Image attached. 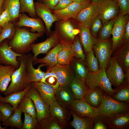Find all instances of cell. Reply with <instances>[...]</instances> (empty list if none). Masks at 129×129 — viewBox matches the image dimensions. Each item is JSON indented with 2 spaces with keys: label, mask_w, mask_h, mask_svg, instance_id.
I'll return each instance as SVG.
<instances>
[{
  "label": "cell",
  "mask_w": 129,
  "mask_h": 129,
  "mask_svg": "<svg viewBox=\"0 0 129 129\" xmlns=\"http://www.w3.org/2000/svg\"><path fill=\"white\" fill-rule=\"evenodd\" d=\"M115 19H112L108 22L103 24L99 30V38L101 40L108 39L111 34Z\"/></svg>",
  "instance_id": "obj_42"
},
{
  "label": "cell",
  "mask_w": 129,
  "mask_h": 129,
  "mask_svg": "<svg viewBox=\"0 0 129 129\" xmlns=\"http://www.w3.org/2000/svg\"><path fill=\"white\" fill-rule=\"evenodd\" d=\"M2 30V27L0 26V34Z\"/></svg>",
  "instance_id": "obj_59"
},
{
  "label": "cell",
  "mask_w": 129,
  "mask_h": 129,
  "mask_svg": "<svg viewBox=\"0 0 129 129\" xmlns=\"http://www.w3.org/2000/svg\"><path fill=\"white\" fill-rule=\"evenodd\" d=\"M58 43L54 37V32L52 31L49 37L44 41L37 43H33L31 45V51L34 54L33 59L37 58L39 54H46Z\"/></svg>",
  "instance_id": "obj_20"
},
{
  "label": "cell",
  "mask_w": 129,
  "mask_h": 129,
  "mask_svg": "<svg viewBox=\"0 0 129 129\" xmlns=\"http://www.w3.org/2000/svg\"><path fill=\"white\" fill-rule=\"evenodd\" d=\"M99 115L107 118L114 114L129 111L128 103L121 102L110 96L103 95L102 103L97 108Z\"/></svg>",
  "instance_id": "obj_5"
},
{
  "label": "cell",
  "mask_w": 129,
  "mask_h": 129,
  "mask_svg": "<svg viewBox=\"0 0 129 129\" xmlns=\"http://www.w3.org/2000/svg\"><path fill=\"white\" fill-rule=\"evenodd\" d=\"M99 8V3H91L79 12L75 19L82 26L89 28L91 21L98 15Z\"/></svg>",
  "instance_id": "obj_18"
},
{
  "label": "cell",
  "mask_w": 129,
  "mask_h": 129,
  "mask_svg": "<svg viewBox=\"0 0 129 129\" xmlns=\"http://www.w3.org/2000/svg\"><path fill=\"white\" fill-rule=\"evenodd\" d=\"M56 101L65 108L70 110L75 99L69 86H59L55 89Z\"/></svg>",
  "instance_id": "obj_17"
},
{
  "label": "cell",
  "mask_w": 129,
  "mask_h": 129,
  "mask_svg": "<svg viewBox=\"0 0 129 129\" xmlns=\"http://www.w3.org/2000/svg\"><path fill=\"white\" fill-rule=\"evenodd\" d=\"M46 73L41 82L49 85L55 89L59 86L57 76L50 67H47Z\"/></svg>",
  "instance_id": "obj_39"
},
{
  "label": "cell",
  "mask_w": 129,
  "mask_h": 129,
  "mask_svg": "<svg viewBox=\"0 0 129 129\" xmlns=\"http://www.w3.org/2000/svg\"><path fill=\"white\" fill-rule=\"evenodd\" d=\"M70 111L80 117L83 118L87 116L93 120L99 115L97 108L90 105L83 99H75Z\"/></svg>",
  "instance_id": "obj_15"
},
{
  "label": "cell",
  "mask_w": 129,
  "mask_h": 129,
  "mask_svg": "<svg viewBox=\"0 0 129 129\" xmlns=\"http://www.w3.org/2000/svg\"><path fill=\"white\" fill-rule=\"evenodd\" d=\"M66 128L56 118L50 115L38 121L36 129H64Z\"/></svg>",
  "instance_id": "obj_33"
},
{
  "label": "cell",
  "mask_w": 129,
  "mask_h": 129,
  "mask_svg": "<svg viewBox=\"0 0 129 129\" xmlns=\"http://www.w3.org/2000/svg\"><path fill=\"white\" fill-rule=\"evenodd\" d=\"M61 45L62 49L59 52L57 56L58 63L63 65L69 64L74 57L73 51L70 46Z\"/></svg>",
  "instance_id": "obj_37"
},
{
  "label": "cell",
  "mask_w": 129,
  "mask_h": 129,
  "mask_svg": "<svg viewBox=\"0 0 129 129\" xmlns=\"http://www.w3.org/2000/svg\"><path fill=\"white\" fill-rule=\"evenodd\" d=\"M62 48L61 45L58 43L48 51L44 57L41 58H37L33 59V65L38 64L41 67L47 66L51 67L53 66L58 63V55Z\"/></svg>",
  "instance_id": "obj_22"
},
{
  "label": "cell",
  "mask_w": 129,
  "mask_h": 129,
  "mask_svg": "<svg viewBox=\"0 0 129 129\" xmlns=\"http://www.w3.org/2000/svg\"><path fill=\"white\" fill-rule=\"evenodd\" d=\"M24 96L30 97L33 101L36 108L37 118L38 121L50 116L49 106L44 102L37 91L32 84Z\"/></svg>",
  "instance_id": "obj_10"
},
{
  "label": "cell",
  "mask_w": 129,
  "mask_h": 129,
  "mask_svg": "<svg viewBox=\"0 0 129 129\" xmlns=\"http://www.w3.org/2000/svg\"><path fill=\"white\" fill-rule=\"evenodd\" d=\"M102 21L98 15L91 21L89 28L91 33L94 37H97L98 32L102 26Z\"/></svg>",
  "instance_id": "obj_47"
},
{
  "label": "cell",
  "mask_w": 129,
  "mask_h": 129,
  "mask_svg": "<svg viewBox=\"0 0 129 129\" xmlns=\"http://www.w3.org/2000/svg\"><path fill=\"white\" fill-rule=\"evenodd\" d=\"M31 83L48 105L49 106L56 101L55 89L51 86L41 82H31Z\"/></svg>",
  "instance_id": "obj_23"
},
{
  "label": "cell",
  "mask_w": 129,
  "mask_h": 129,
  "mask_svg": "<svg viewBox=\"0 0 129 129\" xmlns=\"http://www.w3.org/2000/svg\"><path fill=\"white\" fill-rule=\"evenodd\" d=\"M16 68L11 65L0 64V91L3 93L11 80V75Z\"/></svg>",
  "instance_id": "obj_29"
},
{
  "label": "cell",
  "mask_w": 129,
  "mask_h": 129,
  "mask_svg": "<svg viewBox=\"0 0 129 129\" xmlns=\"http://www.w3.org/2000/svg\"><path fill=\"white\" fill-rule=\"evenodd\" d=\"M50 68L56 75L59 86H68L75 75L69 64L63 65L57 63Z\"/></svg>",
  "instance_id": "obj_16"
},
{
  "label": "cell",
  "mask_w": 129,
  "mask_h": 129,
  "mask_svg": "<svg viewBox=\"0 0 129 129\" xmlns=\"http://www.w3.org/2000/svg\"><path fill=\"white\" fill-rule=\"evenodd\" d=\"M20 13L27 12L31 17L37 18L33 0H20Z\"/></svg>",
  "instance_id": "obj_40"
},
{
  "label": "cell",
  "mask_w": 129,
  "mask_h": 129,
  "mask_svg": "<svg viewBox=\"0 0 129 129\" xmlns=\"http://www.w3.org/2000/svg\"><path fill=\"white\" fill-rule=\"evenodd\" d=\"M108 64L106 69V75L112 85L117 88L125 82V74L115 56L111 57Z\"/></svg>",
  "instance_id": "obj_8"
},
{
  "label": "cell",
  "mask_w": 129,
  "mask_h": 129,
  "mask_svg": "<svg viewBox=\"0 0 129 129\" xmlns=\"http://www.w3.org/2000/svg\"><path fill=\"white\" fill-rule=\"evenodd\" d=\"M19 21L15 24L16 26L21 28L26 27L31 28V32L35 33L46 32L45 25L42 20L40 18L30 17L25 13L20 14Z\"/></svg>",
  "instance_id": "obj_14"
},
{
  "label": "cell",
  "mask_w": 129,
  "mask_h": 129,
  "mask_svg": "<svg viewBox=\"0 0 129 129\" xmlns=\"http://www.w3.org/2000/svg\"><path fill=\"white\" fill-rule=\"evenodd\" d=\"M106 118L99 115L93 120V129H106L108 128L107 124Z\"/></svg>",
  "instance_id": "obj_48"
},
{
  "label": "cell",
  "mask_w": 129,
  "mask_h": 129,
  "mask_svg": "<svg viewBox=\"0 0 129 129\" xmlns=\"http://www.w3.org/2000/svg\"><path fill=\"white\" fill-rule=\"evenodd\" d=\"M50 115L56 118L64 126L68 125L72 113L71 111L67 110L55 101L49 106Z\"/></svg>",
  "instance_id": "obj_19"
},
{
  "label": "cell",
  "mask_w": 129,
  "mask_h": 129,
  "mask_svg": "<svg viewBox=\"0 0 129 129\" xmlns=\"http://www.w3.org/2000/svg\"><path fill=\"white\" fill-rule=\"evenodd\" d=\"M115 56L124 73L129 71V43H125L116 50Z\"/></svg>",
  "instance_id": "obj_27"
},
{
  "label": "cell",
  "mask_w": 129,
  "mask_h": 129,
  "mask_svg": "<svg viewBox=\"0 0 129 129\" xmlns=\"http://www.w3.org/2000/svg\"><path fill=\"white\" fill-rule=\"evenodd\" d=\"M73 2L72 0H60L53 10L57 11L63 9L67 7Z\"/></svg>",
  "instance_id": "obj_51"
},
{
  "label": "cell",
  "mask_w": 129,
  "mask_h": 129,
  "mask_svg": "<svg viewBox=\"0 0 129 129\" xmlns=\"http://www.w3.org/2000/svg\"><path fill=\"white\" fill-rule=\"evenodd\" d=\"M99 4L100 8L98 16L103 24L119 15L120 9L116 1L102 0Z\"/></svg>",
  "instance_id": "obj_9"
},
{
  "label": "cell",
  "mask_w": 129,
  "mask_h": 129,
  "mask_svg": "<svg viewBox=\"0 0 129 129\" xmlns=\"http://www.w3.org/2000/svg\"><path fill=\"white\" fill-rule=\"evenodd\" d=\"M20 62L19 67L11 75V83L3 93L5 96L24 90L31 82L28 77L25 62L23 55L16 58Z\"/></svg>",
  "instance_id": "obj_3"
},
{
  "label": "cell",
  "mask_w": 129,
  "mask_h": 129,
  "mask_svg": "<svg viewBox=\"0 0 129 129\" xmlns=\"http://www.w3.org/2000/svg\"><path fill=\"white\" fill-rule=\"evenodd\" d=\"M69 64L75 75L85 80L89 71L86 61L74 56L70 61Z\"/></svg>",
  "instance_id": "obj_30"
},
{
  "label": "cell",
  "mask_w": 129,
  "mask_h": 129,
  "mask_svg": "<svg viewBox=\"0 0 129 129\" xmlns=\"http://www.w3.org/2000/svg\"><path fill=\"white\" fill-rule=\"evenodd\" d=\"M128 15L120 14L115 19L111 34L112 35V49L115 50L121 47L124 42L125 27L129 20Z\"/></svg>",
  "instance_id": "obj_6"
},
{
  "label": "cell",
  "mask_w": 129,
  "mask_h": 129,
  "mask_svg": "<svg viewBox=\"0 0 129 129\" xmlns=\"http://www.w3.org/2000/svg\"><path fill=\"white\" fill-rule=\"evenodd\" d=\"M91 1L73 2L66 8L59 11L53 10L52 12L59 20L75 19L79 12L89 5Z\"/></svg>",
  "instance_id": "obj_12"
},
{
  "label": "cell",
  "mask_w": 129,
  "mask_h": 129,
  "mask_svg": "<svg viewBox=\"0 0 129 129\" xmlns=\"http://www.w3.org/2000/svg\"><path fill=\"white\" fill-rule=\"evenodd\" d=\"M32 86V84L31 83L29 84L22 91L13 93L5 97H3L0 94V102L10 104L12 106L14 111L17 108L19 103Z\"/></svg>",
  "instance_id": "obj_31"
},
{
  "label": "cell",
  "mask_w": 129,
  "mask_h": 129,
  "mask_svg": "<svg viewBox=\"0 0 129 129\" xmlns=\"http://www.w3.org/2000/svg\"><path fill=\"white\" fill-rule=\"evenodd\" d=\"M24 120L22 129H36L38 122L37 119L28 113H24Z\"/></svg>",
  "instance_id": "obj_45"
},
{
  "label": "cell",
  "mask_w": 129,
  "mask_h": 129,
  "mask_svg": "<svg viewBox=\"0 0 129 129\" xmlns=\"http://www.w3.org/2000/svg\"><path fill=\"white\" fill-rule=\"evenodd\" d=\"M7 127L6 126H5L4 127H2L1 126V124L0 123V129H6Z\"/></svg>",
  "instance_id": "obj_57"
},
{
  "label": "cell",
  "mask_w": 129,
  "mask_h": 129,
  "mask_svg": "<svg viewBox=\"0 0 129 129\" xmlns=\"http://www.w3.org/2000/svg\"><path fill=\"white\" fill-rule=\"evenodd\" d=\"M35 10L37 16L43 21L45 26L47 36H49L51 28L54 22L59 20L54 16L51 9L39 1L34 2Z\"/></svg>",
  "instance_id": "obj_13"
},
{
  "label": "cell",
  "mask_w": 129,
  "mask_h": 129,
  "mask_svg": "<svg viewBox=\"0 0 129 129\" xmlns=\"http://www.w3.org/2000/svg\"><path fill=\"white\" fill-rule=\"evenodd\" d=\"M13 110L10 103L0 102V112L2 115V122L6 121L12 114Z\"/></svg>",
  "instance_id": "obj_46"
},
{
  "label": "cell",
  "mask_w": 129,
  "mask_h": 129,
  "mask_svg": "<svg viewBox=\"0 0 129 129\" xmlns=\"http://www.w3.org/2000/svg\"><path fill=\"white\" fill-rule=\"evenodd\" d=\"M68 86L74 98L76 99H83L88 89L86 84L85 80L75 75Z\"/></svg>",
  "instance_id": "obj_26"
},
{
  "label": "cell",
  "mask_w": 129,
  "mask_h": 129,
  "mask_svg": "<svg viewBox=\"0 0 129 129\" xmlns=\"http://www.w3.org/2000/svg\"><path fill=\"white\" fill-rule=\"evenodd\" d=\"M129 83L125 82L115 89V91L112 97L118 101L129 103Z\"/></svg>",
  "instance_id": "obj_36"
},
{
  "label": "cell",
  "mask_w": 129,
  "mask_h": 129,
  "mask_svg": "<svg viewBox=\"0 0 129 129\" xmlns=\"http://www.w3.org/2000/svg\"><path fill=\"white\" fill-rule=\"evenodd\" d=\"M2 115L1 112H0V121L2 122Z\"/></svg>",
  "instance_id": "obj_58"
},
{
  "label": "cell",
  "mask_w": 129,
  "mask_h": 129,
  "mask_svg": "<svg viewBox=\"0 0 129 129\" xmlns=\"http://www.w3.org/2000/svg\"><path fill=\"white\" fill-rule=\"evenodd\" d=\"M25 62L27 75L29 81L31 82H41L46 73L41 70V67L39 65L35 69L33 66L32 60L33 55L28 54H23Z\"/></svg>",
  "instance_id": "obj_21"
},
{
  "label": "cell",
  "mask_w": 129,
  "mask_h": 129,
  "mask_svg": "<svg viewBox=\"0 0 129 129\" xmlns=\"http://www.w3.org/2000/svg\"><path fill=\"white\" fill-rule=\"evenodd\" d=\"M16 31L15 24L12 22H10L5 24L3 27L0 34V43L3 40L7 39L11 40L14 36Z\"/></svg>",
  "instance_id": "obj_41"
},
{
  "label": "cell",
  "mask_w": 129,
  "mask_h": 129,
  "mask_svg": "<svg viewBox=\"0 0 129 129\" xmlns=\"http://www.w3.org/2000/svg\"><path fill=\"white\" fill-rule=\"evenodd\" d=\"M9 40L6 39L0 43V64L5 65H11L16 69L20 66V62L16 58L22 55L17 53L9 46Z\"/></svg>",
  "instance_id": "obj_11"
},
{
  "label": "cell",
  "mask_w": 129,
  "mask_h": 129,
  "mask_svg": "<svg viewBox=\"0 0 129 129\" xmlns=\"http://www.w3.org/2000/svg\"><path fill=\"white\" fill-rule=\"evenodd\" d=\"M102 91L100 88L97 87L93 89H88L83 99L90 105L97 108L102 101L103 96Z\"/></svg>",
  "instance_id": "obj_28"
},
{
  "label": "cell",
  "mask_w": 129,
  "mask_h": 129,
  "mask_svg": "<svg viewBox=\"0 0 129 129\" xmlns=\"http://www.w3.org/2000/svg\"><path fill=\"white\" fill-rule=\"evenodd\" d=\"M79 32L78 36L81 43L86 53L89 52L93 46L96 44L99 39L93 36L91 33L89 28L79 25Z\"/></svg>",
  "instance_id": "obj_25"
},
{
  "label": "cell",
  "mask_w": 129,
  "mask_h": 129,
  "mask_svg": "<svg viewBox=\"0 0 129 129\" xmlns=\"http://www.w3.org/2000/svg\"><path fill=\"white\" fill-rule=\"evenodd\" d=\"M102 0H91V3H99Z\"/></svg>",
  "instance_id": "obj_56"
},
{
  "label": "cell",
  "mask_w": 129,
  "mask_h": 129,
  "mask_svg": "<svg viewBox=\"0 0 129 129\" xmlns=\"http://www.w3.org/2000/svg\"><path fill=\"white\" fill-rule=\"evenodd\" d=\"M73 119L70 124L75 129H92L93 126V119L88 117H80L71 111Z\"/></svg>",
  "instance_id": "obj_32"
},
{
  "label": "cell",
  "mask_w": 129,
  "mask_h": 129,
  "mask_svg": "<svg viewBox=\"0 0 129 129\" xmlns=\"http://www.w3.org/2000/svg\"><path fill=\"white\" fill-rule=\"evenodd\" d=\"M92 48L95 53L100 69L106 68L113 51L112 43L109 39L104 40L99 39L97 43L93 46Z\"/></svg>",
  "instance_id": "obj_7"
},
{
  "label": "cell",
  "mask_w": 129,
  "mask_h": 129,
  "mask_svg": "<svg viewBox=\"0 0 129 129\" xmlns=\"http://www.w3.org/2000/svg\"><path fill=\"white\" fill-rule=\"evenodd\" d=\"M5 0H0V15L4 10L3 5Z\"/></svg>",
  "instance_id": "obj_54"
},
{
  "label": "cell",
  "mask_w": 129,
  "mask_h": 129,
  "mask_svg": "<svg viewBox=\"0 0 129 129\" xmlns=\"http://www.w3.org/2000/svg\"><path fill=\"white\" fill-rule=\"evenodd\" d=\"M48 7L53 10L60 0H38Z\"/></svg>",
  "instance_id": "obj_52"
},
{
  "label": "cell",
  "mask_w": 129,
  "mask_h": 129,
  "mask_svg": "<svg viewBox=\"0 0 129 129\" xmlns=\"http://www.w3.org/2000/svg\"><path fill=\"white\" fill-rule=\"evenodd\" d=\"M124 42L125 44L128 43L129 40V21L128 20L125 29L124 35Z\"/></svg>",
  "instance_id": "obj_53"
},
{
  "label": "cell",
  "mask_w": 129,
  "mask_h": 129,
  "mask_svg": "<svg viewBox=\"0 0 129 129\" xmlns=\"http://www.w3.org/2000/svg\"><path fill=\"white\" fill-rule=\"evenodd\" d=\"M74 2H86L91 1V0H72Z\"/></svg>",
  "instance_id": "obj_55"
},
{
  "label": "cell",
  "mask_w": 129,
  "mask_h": 129,
  "mask_svg": "<svg viewBox=\"0 0 129 129\" xmlns=\"http://www.w3.org/2000/svg\"><path fill=\"white\" fill-rule=\"evenodd\" d=\"M70 47L73 51L74 57L86 61V56L84 53L79 36L70 45Z\"/></svg>",
  "instance_id": "obj_44"
},
{
  "label": "cell",
  "mask_w": 129,
  "mask_h": 129,
  "mask_svg": "<svg viewBox=\"0 0 129 129\" xmlns=\"http://www.w3.org/2000/svg\"><path fill=\"white\" fill-rule=\"evenodd\" d=\"M16 27L15 35L11 40H9L8 44L13 51L22 55L29 53L33 43L44 35L43 32L33 33L25 28L16 26Z\"/></svg>",
  "instance_id": "obj_1"
},
{
  "label": "cell",
  "mask_w": 129,
  "mask_h": 129,
  "mask_svg": "<svg viewBox=\"0 0 129 129\" xmlns=\"http://www.w3.org/2000/svg\"><path fill=\"white\" fill-rule=\"evenodd\" d=\"M22 113L17 108L14 111V113L1 124L7 127H10L18 129H22L23 123L21 116Z\"/></svg>",
  "instance_id": "obj_38"
},
{
  "label": "cell",
  "mask_w": 129,
  "mask_h": 129,
  "mask_svg": "<svg viewBox=\"0 0 129 129\" xmlns=\"http://www.w3.org/2000/svg\"><path fill=\"white\" fill-rule=\"evenodd\" d=\"M119 7L120 14H128L129 13V0H116Z\"/></svg>",
  "instance_id": "obj_49"
},
{
  "label": "cell",
  "mask_w": 129,
  "mask_h": 129,
  "mask_svg": "<svg viewBox=\"0 0 129 129\" xmlns=\"http://www.w3.org/2000/svg\"></svg>",
  "instance_id": "obj_61"
},
{
  "label": "cell",
  "mask_w": 129,
  "mask_h": 129,
  "mask_svg": "<svg viewBox=\"0 0 129 129\" xmlns=\"http://www.w3.org/2000/svg\"><path fill=\"white\" fill-rule=\"evenodd\" d=\"M20 0H5L3 7L7 9L10 16L11 22L15 21L20 15Z\"/></svg>",
  "instance_id": "obj_35"
},
{
  "label": "cell",
  "mask_w": 129,
  "mask_h": 129,
  "mask_svg": "<svg viewBox=\"0 0 129 129\" xmlns=\"http://www.w3.org/2000/svg\"><path fill=\"white\" fill-rule=\"evenodd\" d=\"M106 122L108 128L124 129L129 125V111L114 114L106 118Z\"/></svg>",
  "instance_id": "obj_24"
},
{
  "label": "cell",
  "mask_w": 129,
  "mask_h": 129,
  "mask_svg": "<svg viewBox=\"0 0 129 129\" xmlns=\"http://www.w3.org/2000/svg\"><path fill=\"white\" fill-rule=\"evenodd\" d=\"M18 108L22 113H28L37 118L36 108L33 101L30 97L24 96L19 103Z\"/></svg>",
  "instance_id": "obj_34"
},
{
  "label": "cell",
  "mask_w": 129,
  "mask_h": 129,
  "mask_svg": "<svg viewBox=\"0 0 129 129\" xmlns=\"http://www.w3.org/2000/svg\"><path fill=\"white\" fill-rule=\"evenodd\" d=\"M114 0V1H116V0Z\"/></svg>",
  "instance_id": "obj_60"
},
{
  "label": "cell",
  "mask_w": 129,
  "mask_h": 129,
  "mask_svg": "<svg viewBox=\"0 0 129 129\" xmlns=\"http://www.w3.org/2000/svg\"><path fill=\"white\" fill-rule=\"evenodd\" d=\"M106 68L100 69L96 72L89 71L85 80L86 85L88 88L93 89L99 87L107 94L112 97L115 91L106 74Z\"/></svg>",
  "instance_id": "obj_4"
},
{
  "label": "cell",
  "mask_w": 129,
  "mask_h": 129,
  "mask_svg": "<svg viewBox=\"0 0 129 129\" xmlns=\"http://www.w3.org/2000/svg\"><path fill=\"white\" fill-rule=\"evenodd\" d=\"M11 19L8 10L4 9L0 15V26L2 27L7 23L11 22Z\"/></svg>",
  "instance_id": "obj_50"
},
{
  "label": "cell",
  "mask_w": 129,
  "mask_h": 129,
  "mask_svg": "<svg viewBox=\"0 0 129 129\" xmlns=\"http://www.w3.org/2000/svg\"><path fill=\"white\" fill-rule=\"evenodd\" d=\"M55 22L54 35L58 43L70 46L78 36L79 27L77 28L71 18Z\"/></svg>",
  "instance_id": "obj_2"
},
{
  "label": "cell",
  "mask_w": 129,
  "mask_h": 129,
  "mask_svg": "<svg viewBox=\"0 0 129 129\" xmlns=\"http://www.w3.org/2000/svg\"><path fill=\"white\" fill-rule=\"evenodd\" d=\"M86 62L89 71L95 72L99 69L98 61L94 55L92 49L87 53Z\"/></svg>",
  "instance_id": "obj_43"
}]
</instances>
